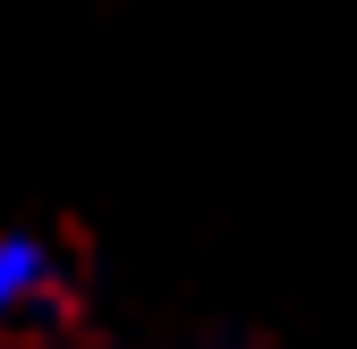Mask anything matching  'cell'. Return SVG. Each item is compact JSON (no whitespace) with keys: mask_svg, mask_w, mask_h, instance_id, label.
Instances as JSON below:
<instances>
[{"mask_svg":"<svg viewBox=\"0 0 357 349\" xmlns=\"http://www.w3.org/2000/svg\"><path fill=\"white\" fill-rule=\"evenodd\" d=\"M68 298V255L43 230H0V324H43Z\"/></svg>","mask_w":357,"mask_h":349,"instance_id":"cell-1","label":"cell"}]
</instances>
